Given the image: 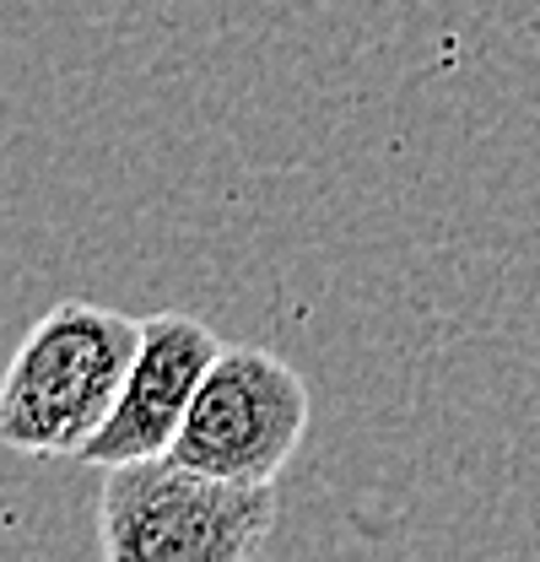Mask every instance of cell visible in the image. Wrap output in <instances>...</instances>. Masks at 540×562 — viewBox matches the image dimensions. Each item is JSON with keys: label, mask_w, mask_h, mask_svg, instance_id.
Segmentation results:
<instances>
[{"label": "cell", "mask_w": 540, "mask_h": 562, "mask_svg": "<svg viewBox=\"0 0 540 562\" xmlns=\"http://www.w3.org/2000/svg\"><path fill=\"white\" fill-rule=\"evenodd\" d=\"M308 379L286 357L266 347H222L168 454L238 487H275L308 432Z\"/></svg>", "instance_id": "cell-3"}, {"label": "cell", "mask_w": 540, "mask_h": 562, "mask_svg": "<svg viewBox=\"0 0 540 562\" xmlns=\"http://www.w3.org/2000/svg\"><path fill=\"white\" fill-rule=\"evenodd\" d=\"M135 351V314L87 297L55 303L0 373V443L38 460H76L114 412Z\"/></svg>", "instance_id": "cell-1"}, {"label": "cell", "mask_w": 540, "mask_h": 562, "mask_svg": "<svg viewBox=\"0 0 540 562\" xmlns=\"http://www.w3.org/2000/svg\"><path fill=\"white\" fill-rule=\"evenodd\" d=\"M275 530V487H238L173 454L109 465L98 552L114 562H249Z\"/></svg>", "instance_id": "cell-2"}, {"label": "cell", "mask_w": 540, "mask_h": 562, "mask_svg": "<svg viewBox=\"0 0 540 562\" xmlns=\"http://www.w3.org/2000/svg\"><path fill=\"white\" fill-rule=\"evenodd\" d=\"M216 330L195 314H146L140 319V351H135L125 390L114 401L109 422L87 438V449L76 454L81 465H131V460H157L173 449V438L184 432V417L195 406L205 368L216 362Z\"/></svg>", "instance_id": "cell-4"}]
</instances>
